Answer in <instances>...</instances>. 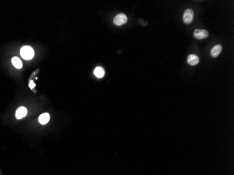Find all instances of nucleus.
<instances>
[{"label":"nucleus","mask_w":234,"mask_h":175,"mask_svg":"<svg viewBox=\"0 0 234 175\" xmlns=\"http://www.w3.org/2000/svg\"><path fill=\"white\" fill-rule=\"evenodd\" d=\"M20 55L25 60H30L34 57V52L32 47L25 46L20 49Z\"/></svg>","instance_id":"obj_1"},{"label":"nucleus","mask_w":234,"mask_h":175,"mask_svg":"<svg viewBox=\"0 0 234 175\" xmlns=\"http://www.w3.org/2000/svg\"><path fill=\"white\" fill-rule=\"evenodd\" d=\"M193 11L191 9H186L184 11V15H183V21L185 24H190V23L193 21Z\"/></svg>","instance_id":"obj_2"},{"label":"nucleus","mask_w":234,"mask_h":175,"mask_svg":"<svg viewBox=\"0 0 234 175\" xmlns=\"http://www.w3.org/2000/svg\"><path fill=\"white\" fill-rule=\"evenodd\" d=\"M128 18L124 13H119L114 18V23L116 25L120 26L125 24L127 22Z\"/></svg>","instance_id":"obj_3"},{"label":"nucleus","mask_w":234,"mask_h":175,"mask_svg":"<svg viewBox=\"0 0 234 175\" xmlns=\"http://www.w3.org/2000/svg\"><path fill=\"white\" fill-rule=\"evenodd\" d=\"M194 37L198 39H203L208 37L209 33L205 30H196L194 31Z\"/></svg>","instance_id":"obj_4"},{"label":"nucleus","mask_w":234,"mask_h":175,"mask_svg":"<svg viewBox=\"0 0 234 175\" xmlns=\"http://www.w3.org/2000/svg\"><path fill=\"white\" fill-rule=\"evenodd\" d=\"M27 109L24 106H20L18 109V110L16 111V117L18 119H21L23 118H24L26 115H27Z\"/></svg>","instance_id":"obj_5"},{"label":"nucleus","mask_w":234,"mask_h":175,"mask_svg":"<svg viewBox=\"0 0 234 175\" xmlns=\"http://www.w3.org/2000/svg\"><path fill=\"white\" fill-rule=\"evenodd\" d=\"M187 62L190 65H196L199 62V58L194 54H191L187 57Z\"/></svg>","instance_id":"obj_6"},{"label":"nucleus","mask_w":234,"mask_h":175,"mask_svg":"<svg viewBox=\"0 0 234 175\" xmlns=\"http://www.w3.org/2000/svg\"><path fill=\"white\" fill-rule=\"evenodd\" d=\"M222 46L221 45H216V46H214L213 48H212L210 53H211V55L213 57V58H216V57H217L220 54Z\"/></svg>","instance_id":"obj_7"},{"label":"nucleus","mask_w":234,"mask_h":175,"mask_svg":"<svg viewBox=\"0 0 234 175\" xmlns=\"http://www.w3.org/2000/svg\"><path fill=\"white\" fill-rule=\"evenodd\" d=\"M49 119H50V116H49V113H42V114L39 116V121L41 124L45 125L49 121Z\"/></svg>","instance_id":"obj_8"},{"label":"nucleus","mask_w":234,"mask_h":175,"mask_svg":"<svg viewBox=\"0 0 234 175\" xmlns=\"http://www.w3.org/2000/svg\"><path fill=\"white\" fill-rule=\"evenodd\" d=\"M11 61H12V64L13 65L14 67L17 68V69H20V68H22L23 63L18 57H13Z\"/></svg>","instance_id":"obj_9"},{"label":"nucleus","mask_w":234,"mask_h":175,"mask_svg":"<svg viewBox=\"0 0 234 175\" xmlns=\"http://www.w3.org/2000/svg\"><path fill=\"white\" fill-rule=\"evenodd\" d=\"M94 74L98 78H102L105 75V70H103V67H97L94 70Z\"/></svg>","instance_id":"obj_10"},{"label":"nucleus","mask_w":234,"mask_h":175,"mask_svg":"<svg viewBox=\"0 0 234 175\" xmlns=\"http://www.w3.org/2000/svg\"><path fill=\"white\" fill-rule=\"evenodd\" d=\"M29 86L30 87V88H34V87L35 86V84H34V82H33V81H30V85H29Z\"/></svg>","instance_id":"obj_11"}]
</instances>
